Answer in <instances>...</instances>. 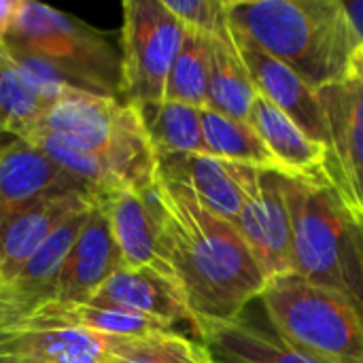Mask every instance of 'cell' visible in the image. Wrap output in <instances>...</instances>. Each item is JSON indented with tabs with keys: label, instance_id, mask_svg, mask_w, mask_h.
I'll use <instances>...</instances> for the list:
<instances>
[{
	"label": "cell",
	"instance_id": "1",
	"mask_svg": "<svg viewBox=\"0 0 363 363\" xmlns=\"http://www.w3.org/2000/svg\"><path fill=\"white\" fill-rule=\"evenodd\" d=\"M149 198L160 221L155 268L183 296L196 334L202 338L240 319L262 298L268 279L234 223L206 208L187 187L160 174Z\"/></svg>",
	"mask_w": 363,
	"mask_h": 363
},
{
	"label": "cell",
	"instance_id": "2",
	"mask_svg": "<svg viewBox=\"0 0 363 363\" xmlns=\"http://www.w3.org/2000/svg\"><path fill=\"white\" fill-rule=\"evenodd\" d=\"M230 26L315 91L347 79L362 38L340 0H228Z\"/></svg>",
	"mask_w": 363,
	"mask_h": 363
},
{
	"label": "cell",
	"instance_id": "3",
	"mask_svg": "<svg viewBox=\"0 0 363 363\" xmlns=\"http://www.w3.org/2000/svg\"><path fill=\"white\" fill-rule=\"evenodd\" d=\"M2 45L51 102L66 91L121 100V51L68 13L19 0Z\"/></svg>",
	"mask_w": 363,
	"mask_h": 363
},
{
	"label": "cell",
	"instance_id": "4",
	"mask_svg": "<svg viewBox=\"0 0 363 363\" xmlns=\"http://www.w3.org/2000/svg\"><path fill=\"white\" fill-rule=\"evenodd\" d=\"M294 228L296 274L349 300L363 315V223L325 181L281 177Z\"/></svg>",
	"mask_w": 363,
	"mask_h": 363
},
{
	"label": "cell",
	"instance_id": "5",
	"mask_svg": "<svg viewBox=\"0 0 363 363\" xmlns=\"http://www.w3.org/2000/svg\"><path fill=\"white\" fill-rule=\"evenodd\" d=\"M45 132L98 155L121 187L147 191L157 177V155L136 106L85 91L62 94L43 115L34 134ZM32 134V136H34Z\"/></svg>",
	"mask_w": 363,
	"mask_h": 363
},
{
	"label": "cell",
	"instance_id": "6",
	"mask_svg": "<svg viewBox=\"0 0 363 363\" xmlns=\"http://www.w3.org/2000/svg\"><path fill=\"white\" fill-rule=\"evenodd\" d=\"M262 304L279 338L321 363H363V315L298 274L270 281Z\"/></svg>",
	"mask_w": 363,
	"mask_h": 363
},
{
	"label": "cell",
	"instance_id": "7",
	"mask_svg": "<svg viewBox=\"0 0 363 363\" xmlns=\"http://www.w3.org/2000/svg\"><path fill=\"white\" fill-rule=\"evenodd\" d=\"M187 28L164 0H125L121 26V100L132 106L164 100L170 68Z\"/></svg>",
	"mask_w": 363,
	"mask_h": 363
},
{
	"label": "cell",
	"instance_id": "8",
	"mask_svg": "<svg viewBox=\"0 0 363 363\" xmlns=\"http://www.w3.org/2000/svg\"><path fill=\"white\" fill-rule=\"evenodd\" d=\"M317 96L325 125V183L363 223V89L342 79Z\"/></svg>",
	"mask_w": 363,
	"mask_h": 363
},
{
	"label": "cell",
	"instance_id": "9",
	"mask_svg": "<svg viewBox=\"0 0 363 363\" xmlns=\"http://www.w3.org/2000/svg\"><path fill=\"white\" fill-rule=\"evenodd\" d=\"M242 206L234 228L242 236L259 270L270 281L296 274L294 228L279 174L245 166Z\"/></svg>",
	"mask_w": 363,
	"mask_h": 363
},
{
	"label": "cell",
	"instance_id": "10",
	"mask_svg": "<svg viewBox=\"0 0 363 363\" xmlns=\"http://www.w3.org/2000/svg\"><path fill=\"white\" fill-rule=\"evenodd\" d=\"M66 191L94 196L81 181L49 160L34 143L13 138L0 147V228L40 200Z\"/></svg>",
	"mask_w": 363,
	"mask_h": 363
},
{
	"label": "cell",
	"instance_id": "11",
	"mask_svg": "<svg viewBox=\"0 0 363 363\" xmlns=\"http://www.w3.org/2000/svg\"><path fill=\"white\" fill-rule=\"evenodd\" d=\"M119 268H123L119 247L113 238L106 211L102 202L96 200L57 277L53 302L87 304Z\"/></svg>",
	"mask_w": 363,
	"mask_h": 363
},
{
	"label": "cell",
	"instance_id": "12",
	"mask_svg": "<svg viewBox=\"0 0 363 363\" xmlns=\"http://www.w3.org/2000/svg\"><path fill=\"white\" fill-rule=\"evenodd\" d=\"M232 38L238 47V53L251 74V81L262 98L281 108L294 123H298L313 140L325 143L323 113L319 96L308 87L289 66L279 62L259 49L253 40L232 28Z\"/></svg>",
	"mask_w": 363,
	"mask_h": 363
},
{
	"label": "cell",
	"instance_id": "13",
	"mask_svg": "<svg viewBox=\"0 0 363 363\" xmlns=\"http://www.w3.org/2000/svg\"><path fill=\"white\" fill-rule=\"evenodd\" d=\"M98 198L83 191L49 196L0 228V287L13 283L34 251L70 217L94 206Z\"/></svg>",
	"mask_w": 363,
	"mask_h": 363
},
{
	"label": "cell",
	"instance_id": "14",
	"mask_svg": "<svg viewBox=\"0 0 363 363\" xmlns=\"http://www.w3.org/2000/svg\"><path fill=\"white\" fill-rule=\"evenodd\" d=\"M87 304L138 313L168 325H177L181 321L191 325V315L183 296L174 283L153 266L119 268Z\"/></svg>",
	"mask_w": 363,
	"mask_h": 363
},
{
	"label": "cell",
	"instance_id": "15",
	"mask_svg": "<svg viewBox=\"0 0 363 363\" xmlns=\"http://www.w3.org/2000/svg\"><path fill=\"white\" fill-rule=\"evenodd\" d=\"M245 166L211 155L157 157V174L187 187L206 208L234 223L242 206Z\"/></svg>",
	"mask_w": 363,
	"mask_h": 363
},
{
	"label": "cell",
	"instance_id": "16",
	"mask_svg": "<svg viewBox=\"0 0 363 363\" xmlns=\"http://www.w3.org/2000/svg\"><path fill=\"white\" fill-rule=\"evenodd\" d=\"M21 330L26 363H102L106 353V336L70 323L51 302L28 315Z\"/></svg>",
	"mask_w": 363,
	"mask_h": 363
},
{
	"label": "cell",
	"instance_id": "17",
	"mask_svg": "<svg viewBox=\"0 0 363 363\" xmlns=\"http://www.w3.org/2000/svg\"><path fill=\"white\" fill-rule=\"evenodd\" d=\"M249 123L279 164L283 177L325 181V147L313 140L298 123L291 121L281 108L257 94Z\"/></svg>",
	"mask_w": 363,
	"mask_h": 363
},
{
	"label": "cell",
	"instance_id": "18",
	"mask_svg": "<svg viewBox=\"0 0 363 363\" xmlns=\"http://www.w3.org/2000/svg\"><path fill=\"white\" fill-rule=\"evenodd\" d=\"M106 211L113 238L119 247L123 266L145 268L157 266V236L160 221L147 191L115 189L98 198Z\"/></svg>",
	"mask_w": 363,
	"mask_h": 363
},
{
	"label": "cell",
	"instance_id": "19",
	"mask_svg": "<svg viewBox=\"0 0 363 363\" xmlns=\"http://www.w3.org/2000/svg\"><path fill=\"white\" fill-rule=\"evenodd\" d=\"M89 211H83L74 217H70L66 223H62L26 262V266L19 270V274L13 279L11 285L2 287L9 291L30 315L40 308L47 302H53V291L57 277L64 268L66 257L70 255L81 230L85 228V221L89 217Z\"/></svg>",
	"mask_w": 363,
	"mask_h": 363
},
{
	"label": "cell",
	"instance_id": "20",
	"mask_svg": "<svg viewBox=\"0 0 363 363\" xmlns=\"http://www.w3.org/2000/svg\"><path fill=\"white\" fill-rule=\"evenodd\" d=\"M204 347L215 359L232 363H321L308 353L268 334L247 321L236 319L202 336Z\"/></svg>",
	"mask_w": 363,
	"mask_h": 363
},
{
	"label": "cell",
	"instance_id": "21",
	"mask_svg": "<svg viewBox=\"0 0 363 363\" xmlns=\"http://www.w3.org/2000/svg\"><path fill=\"white\" fill-rule=\"evenodd\" d=\"M211 47L213 57L206 108L232 119L249 121L257 89L232 38V26L225 36L211 38Z\"/></svg>",
	"mask_w": 363,
	"mask_h": 363
},
{
	"label": "cell",
	"instance_id": "22",
	"mask_svg": "<svg viewBox=\"0 0 363 363\" xmlns=\"http://www.w3.org/2000/svg\"><path fill=\"white\" fill-rule=\"evenodd\" d=\"M51 98L28 77L0 43V125L4 134L28 140L47 108Z\"/></svg>",
	"mask_w": 363,
	"mask_h": 363
},
{
	"label": "cell",
	"instance_id": "23",
	"mask_svg": "<svg viewBox=\"0 0 363 363\" xmlns=\"http://www.w3.org/2000/svg\"><path fill=\"white\" fill-rule=\"evenodd\" d=\"M136 111L157 157L206 155L202 108L162 100L155 104L136 106Z\"/></svg>",
	"mask_w": 363,
	"mask_h": 363
},
{
	"label": "cell",
	"instance_id": "24",
	"mask_svg": "<svg viewBox=\"0 0 363 363\" xmlns=\"http://www.w3.org/2000/svg\"><path fill=\"white\" fill-rule=\"evenodd\" d=\"M202 134L206 155L283 177L279 164L249 121L232 119L211 108H202Z\"/></svg>",
	"mask_w": 363,
	"mask_h": 363
},
{
	"label": "cell",
	"instance_id": "25",
	"mask_svg": "<svg viewBox=\"0 0 363 363\" xmlns=\"http://www.w3.org/2000/svg\"><path fill=\"white\" fill-rule=\"evenodd\" d=\"M102 363H215L204 345L187 340L177 332H153L143 336H106Z\"/></svg>",
	"mask_w": 363,
	"mask_h": 363
},
{
	"label": "cell",
	"instance_id": "26",
	"mask_svg": "<svg viewBox=\"0 0 363 363\" xmlns=\"http://www.w3.org/2000/svg\"><path fill=\"white\" fill-rule=\"evenodd\" d=\"M211 38L187 30L185 40L170 68L164 100L206 108L211 83Z\"/></svg>",
	"mask_w": 363,
	"mask_h": 363
},
{
	"label": "cell",
	"instance_id": "27",
	"mask_svg": "<svg viewBox=\"0 0 363 363\" xmlns=\"http://www.w3.org/2000/svg\"><path fill=\"white\" fill-rule=\"evenodd\" d=\"M28 140L34 143L62 170H66L70 177L81 181L96 198L106 196L115 189H121V185L115 179V174L111 172V168L98 155L83 149L81 145L70 143L60 136H53V134H45V132H38V134L30 136Z\"/></svg>",
	"mask_w": 363,
	"mask_h": 363
},
{
	"label": "cell",
	"instance_id": "28",
	"mask_svg": "<svg viewBox=\"0 0 363 363\" xmlns=\"http://www.w3.org/2000/svg\"><path fill=\"white\" fill-rule=\"evenodd\" d=\"M51 304L70 323L96 332L100 336H143L153 332H174V325L130 311L102 308L91 304H60V302H51Z\"/></svg>",
	"mask_w": 363,
	"mask_h": 363
},
{
	"label": "cell",
	"instance_id": "29",
	"mask_svg": "<svg viewBox=\"0 0 363 363\" xmlns=\"http://www.w3.org/2000/svg\"><path fill=\"white\" fill-rule=\"evenodd\" d=\"M168 11L191 32L219 38L230 32L228 0H164Z\"/></svg>",
	"mask_w": 363,
	"mask_h": 363
},
{
	"label": "cell",
	"instance_id": "30",
	"mask_svg": "<svg viewBox=\"0 0 363 363\" xmlns=\"http://www.w3.org/2000/svg\"><path fill=\"white\" fill-rule=\"evenodd\" d=\"M30 313L0 287V363H26L21 323Z\"/></svg>",
	"mask_w": 363,
	"mask_h": 363
},
{
	"label": "cell",
	"instance_id": "31",
	"mask_svg": "<svg viewBox=\"0 0 363 363\" xmlns=\"http://www.w3.org/2000/svg\"><path fill=\"white\" fill-rule=\"evenodd\" d=\"M17 4H19V0H0V43L4 40V36L11 28Z\"/></svg>",
	"mask_w": 363,
	"mask_h": 363
},
{
	"label": "cell",
	"instance_id": "32",
	"mask_svg": "<svg viewBox=\"0 0 363 363\" xmlns=\"http://www.w3.org/2000/svg\"><path fill=\"white\" fill-rule=\"evenodd\" d=\"M347 79H351L353 83H357L363 89V45H359L351 57V64H349V74Z\"/></svg>",
	"mask_w": 363,
	"mask_h": 363
},
{
	"label": "cell",
	"instance_id": "33",
	"mask_svg": "<svg viewBox=\"0 0 363 363\" xmlns=\"http://www.w3.org/2000/svg\"><path fill=\"white\" fill-rule=\"evenodd\" d=\"M347 4V11H349V15H351V21H353V26H355V30H357V34H359V38H362V45H363V2H345Z\"/></svg>",
	"mask_w": 363,
	"mask_h": 363
},
{
	"label": "cell",
	"instance_id": "34",
	"mask_svg": "<svg viewBox=\"0 0 363 363\" xmlns=\"http://www.w3.org/2000/svg\"><path fill=\"white\" fill-rule=\"evenodd\" d=\"M215 363H232V362H223V359H215Z\"/></svg>",
	"mask_w": 363,
	"mask_h": 363
},
{
	"label": "cell",
	"instance_id": "35",
	"mask_svg": "<svg viewBox=\"0 0 363 363\" xmlns=\"http://www.w3.org/2000/svg\"><path fill=\"white\" fill-rule=\"evenodd\" d=\"M2 134H4V132H2V128H0V136H2Z\"/></svg>",
	"mask_w": 363,
	"mask_h": 363
},
{
	"label": "cell",
	"instance_id": "36",
	"mask_svg": "<svg viewBox=\"0 0 363 363\" xmlns=\"http://www.w3.org/2000/svg\"><path fill=\"white\" fill-rule=\"evenodd\" d=\"M0 128H2V125H0Z\"/></svg>",
	"mask_w": 363,
	"mask_h": 363
}]
</instances>
